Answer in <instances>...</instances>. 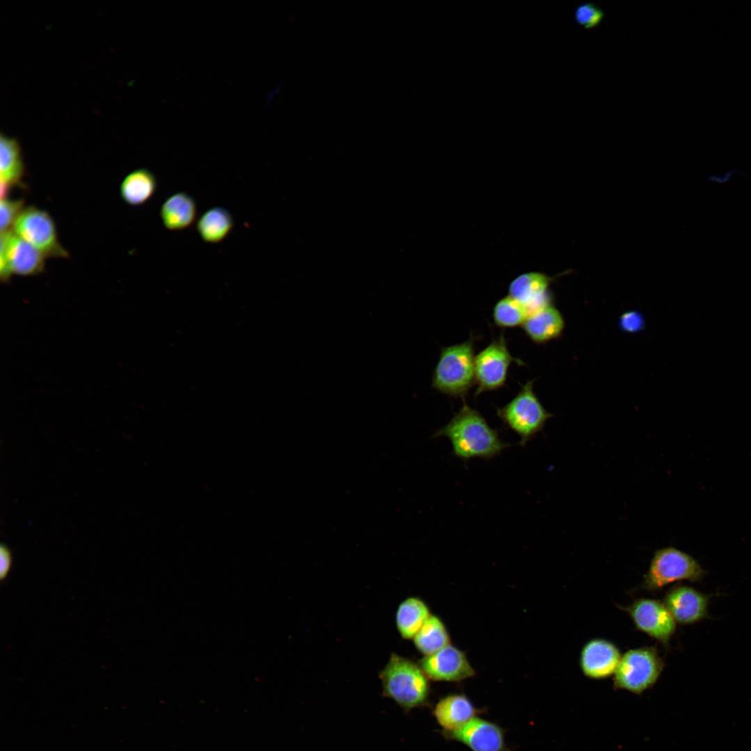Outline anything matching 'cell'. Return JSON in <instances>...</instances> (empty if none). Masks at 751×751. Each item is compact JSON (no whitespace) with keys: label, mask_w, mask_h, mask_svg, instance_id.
Instances as JSON below:
<instances>
[{"label":"cell","mask_w":751,"mask_h":751,"mask_svg":"<svg viewBox=\"0 0 751 751\" xmlns=\"http://www.w3.org/2000/svg\"><path fill=\"white\" fill-rule=\"evenodd\" d=\"M445 437L451 442L453 454L462 460H490L499 455L509 444L500 437L483 415L465 401L452 419L437 430L433 437Z\"/></svg>","instance_id":"1"},{"label":"cell","mask_w":751,"mask_h":751,"mask_svg":"<svg viewBox=\"0 0 751 751\" xmlns=\"http://www.w3.org/2000/svg\"><path fill=\"white\" fill-rule=\"evenodd\" d=\"M379 677L382 695L394 701L404 712L429 706L430 679L419 663L392 653Z\"/></svg>","instance_id":"2"},{"label":"cell","mask_w":751,"mask_h":751,"mask_svg":"<svg viewBox=\"0 0 751 751\" xmlns=\"http://www.w3.org/2000/svg\"><path fill=\"white\" fill-rule=\"evenodd\" d=\"M471 336L464 342L442 347L433 370L432 387L454 398H463L475 383V341Z\"/></svg>","instance_id":"3"},{"label":"cell","mask_w":751,"mask_h":751,"mask_svg":"<svg viewBox=\"0 0 751 751\" xmlns=\"http://www.w3.org/2000/svg\"><path fill=\"white\" fill-rule=\"evenodd\" d=\"M534 382L533 379L527 381L511 401L496 408L499 418L519 436L522 446L540 433L552 417L535 395Z\"/></svg>","instance_id":"4"},{"label":"cell","mask_w":751,"mask_h":751,"mask_svg":"<svg viewBox=\"0 0 751 751\" xmlns=\"http://www.w3.org/2000/svg\"><path fill=\"white\" fill-rule=\"evenodd\" d=\"M663 667L664 663L655 647L630 649L621 657L614 673V688L642 694L655 684Z\"/></svg>","instance_id":"5"},{"label":"cell","mask_w":751,"mask_h":751,"mask_svg":"<svg viewBox=\"0 0 751 751\" xmlns=\"http://www.w3.org/2000/svg\"><path fill=\"white\" fill-rule=\"evenodd\" d=\"M704 574L705 572L691 556L675 547H665L654 553L644 576L643 587L656 591L681 580L698 581Z\"/></svg>","instance_id":"6"},{"label":"cell","mask_w":751,"mask_h":751,"mask_svg":"<svg viewBox=\"0 0 751 751\" xmlns=\"http://www.w3.org/2000/svg\"><path fill=\"white\" fill-rule=\"evenodd\" d=\"M512 362L520 366L525 364L510 354L502 332L475 355V384L477 386L475 396L503 387Z\"/></svg>","instance_id":"7"},{"label":"cell","mask_w":751,"mask_h":751,"mask_svg":"<svg viewBox=\"0 0 751 751\" xmlns=\"http://www.w3.org/2000/svg\"><path fill=\"white\" fill-rule=\"evenodd\" d=\"M13 231L46 257L66 258L69 256L58 241L53 218L45 210L34 206L25 207L17 219Z\"/></svg>","instance_id":"8"},{"label":"cell","mask_w":751,"mask_h":751,"mask_svg":"<svg viewBox=\"0 0 751 751\" xmlns=\"http://www.w3.org/2000/svg\"><path fill=\"white\" fill-rule=\"evenodd\" d=\"M46 257L12 231L1 233L0 277L6 282L12 275L31 276L45 270Z\"/></svg>","instance_id":"9"},{"label":"cell","mask_w":751,"mask_h":751,"mask_svg":"<svg viewBox=\"0 0 751 751\" xmlns=\"http://www.w3.org/2000/svg\"><path fill=\"white\" fill-rule=\"evenodd\" d=\"M622 609L628 613L638 630L668 645L677 622L663 601L638 599Z\"/></svg>","instance_id":"10"},{"label":"cell","mask_w":751,"mask_h":751,"mask_svg":"<svg viewBox=\"0 0 751 751\" xmlns=\"http://www.w3.org/2000/svg\"><path fill=\"white\" fill-rule=\"evenodd\" d=\"M419 663L429 679L435 681L460 682L476 675L465 653L451 644L424 656Z\"/></svg>","instance_id":"11"},{"label":"cell","mask_w":751,"mask_h":751,"mask_svg":"<svg viewBox=\"0 0 751 751\" xmlns=\"http://www.w3.org/2000/svg\"><path fill=\"white\" fill-rule=\"evenodd\" d=\"M441 734L445 739L460 742L471 751H510L506 743V730L478 716L457 730H442Z\"/></svg>","instance_id":"12"},{"label":"cell","mask_w":751,"mask_h":751,"mask_svg":"<svg viewBox=\"0 0 751 751\" xmlns=\"http://www.w3.org/2000/svg\"><path fill=\"white\" fill-rule=\"evenodd\" d=\"M553 277L537 272L519 275L508 286V296L521 304L530 314L552 304L549 286Z\"/></svg>","instance_id":"13"},{"label":"cell","mask_w":751,"mask_h":751,"mask_svg":"<svg viewBox=\"0 0 751 751\" xmlns=\"http://www.w3.org/2000/svg\"><path fill=\"white\" fill-rule=\"evenodd\" d=\"M663 604L676 622L691 624L707 616L709 597L694 588L677 586L665 594Z\"/></svg>","instance_id":"14"},{"label":"cell","mask_w":751,"mask_h":751,"mask_svg":"<svg viewBox=\"0 0 751 751\" xmlns=\"http://www.w3.org/2000/svg\"><path fill=\"white\" fill-rule=\"evenodd\" d=\"M618 648L604 639H592L583 647L580 666L585 676L594 679H606L614 675L621 659Z\"/></svg>","instance_id":"15"},{"label":"cell","mask_w":751,"mask_h":751,"mask_svg":"<svg viewBox=\"0 0 751 751\" xmlns=\"http://www.w3.org/2000/svg\"><path fill=\"white\" fill-rule=\"evenodd\" d=\"M482 712L463 693H451L441 697L432 711L442 730L446 732L460 729Z\"/></svg>","instance_id":"16"},{"label":"cell","mask_w":751,"mask_h":751,"mask_svg":"<svg viewBox=\"0 0 751 751\" xmlns=\"http://www.w3.org/2000/svg\"><path fill=\"white\" fill-rule=\"evenodd\" d=\"M522 328L533 343L543 344L560 337L565 321L552 303L528 314Z\"/></svg>","instance_id":"17"},{"label":"cell","mask_w":751,"mask_h":751,"mask_svg":"<svg viewBox=\"0 0 751 751\" xmlns=\"http://www.w3.org/2000/svg\"><path fill=\"white\" fill-rule=\"evenodd\" d=\"M24 165L19 144L15 138L1 135L0 180L1 198L8 197L10 189L21 184Z\"/></svg>","instance_id":"18"},{"label":"cell","mask_w":751,"mask_h":751,"mask_svg":"<svg viewBox=\"0 0 751 751\" xmlns=\"http://www.w3.org/2000/svg\"><path fill=\"white\" fill-rule=\"evenodd\" d=\"M161 218L165 227L179 231L190 227L197 216V204L192 196L178 192L169 196L161 207Z\"/></svg>","instance_id":"19"},{"label":"cell","mask_w":751,"mask_h":751,"mask_svg":"<svg viewBox=\"0 0 751 751\" xmlns=\"http://www.w3.org/2000/svg\"><path fill=\"white\" fill-rule=\"evenodd\" d=\"M156 186V179L151 171L146 168L137 169L123 179L120 187V196L127 204L139 206L152 197Z\"/></svg>","instance_id":"20"},{"label":"cell","mask_w":751,"mask_h":751,"mask_svg":"<svg viewBox=\"0 0 751 751\" xmlns=\"http://www.w3.org/2000/svg\"><path fill=\"white\" fill-rule=\"evenodd\" d=\"M430 615L429 607L419 597L404 599L396 613V625L400 635L405 639H412Z\"/></svg>","instance_id":"21"},{"label":"cell","mask_w":751,"mask_h":751,"mask_svg":"<svg viewBox=\"0 0 751 751\" xmlns=\"http://www.w3.org/2000/svg\"><path fill=\"white\" fill-rule=\"evenodd\" d=\"M234 220L224 207H214L206 211L198 219L197 230L202 239L209 243H218L231 232Z\"/></svg>","instance_id":"22"},{"label":"cell","mask_w":751,"mask_h":751,"mask_svg":"<svg viewBox=\"0 0 751 751\" xmlns=\"http://www.w3.org/2000/svg\"><path fill=\"white\" fill-rule=\"evenodd\" d=\"M424 656L433 654L451 644L449 631L440 617L431 614L412 638Z\"/></svg>","instance_id":"23"},{"label":"cell","mask_w":751,"mask_h":751,"mask_svg":"<svg viewBox=\"0 0 751 751\" xmlns=\"http://www.w3.org/2000/svg\"><path fill=\"white\" fill-rule=\"evenodd\" d=\"M528 315L526 309L509 296L499 300L492 310L494 323L501 328L522 326Z\"/></svg>","instance_id":"24"},{"label":"cell","mask_w":751,"mask_h":751,"mask_svg":"<svg viewBox=\"0 0 751 751\" xmlns=\"http://www.w3.org/2000/svg\"><path fill=\"white\" fill-rule=\"evenodd\" d=\"M604 17V10L592 2L579 4L574 12L575 22L586 30L593 29L599 26Z\"/></svg>","instance_id":"25"},{"label":"cell","mask_w":751,"mask_h":751,"mask_svg":"<svg viewBox=\"0 0 751 751\" xmlns=\"http://www.w3.org/2000/svg\"><path fill=\"white\" fill-rule=\"evenodd\" d=\"M22 199H10L8 197L1 198L0 202V229L1 233L11 231L17 219L24 209Z\"/></svg>","instance_id":"26"},{"label":"cell","mask_w":751,"mask_h":751,"mask_svg":"<svg viewBox=\"0 0 751 751\" xmlns=\"http://www.w3.org/2000/svg\"><path fill=\"white\" fill-rule=\"evenodd\" d=\"M621 328L627 332H637L645 326V320L640 313L631 311L624 313L620 318Z\"/></svg>","instance_id":"27"},{"label":"cell","mask_w":751,"mask_h":751,"mask_svg":"<svg viewBox=\"0 0 751 751\" xmlns=\"http://www.w3.org/2000/svg\"><path fill=\"white\" fill-rule=\"evenodd\" d=\"M13 558L10 550L5 544L0 546V579L5 580L12 567Z\"/></svg>","instance_id":"28"}]
</instances>
